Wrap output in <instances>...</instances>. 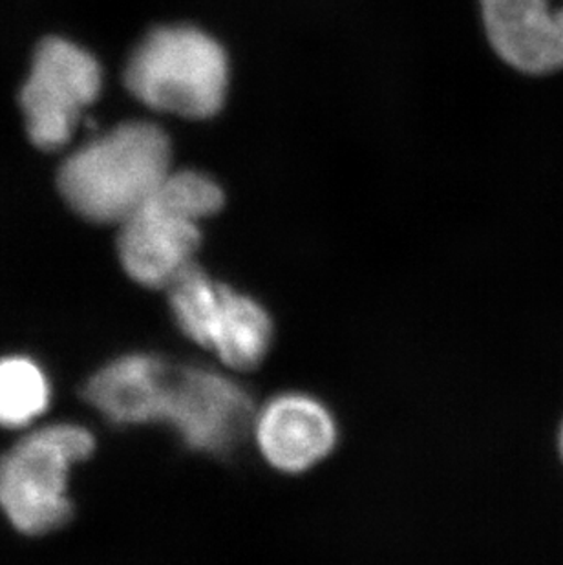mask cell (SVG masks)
<instances>
[{
	"label": "cell",
	"instance_id": "1",
	"mask_svg": "<svg viewBox=\"0 0 563 565\" xmlns=\"http://www.w3.org/2000/svg\"><path fill=\"white\" fill-rule=\"evenodd\" d=\"M170 163L166 130L132 119L77 147L59 167L57 189L88 222L121 225L152 200L172 172Z\"/></svg>",
	"mask_w": 563,
	"mask_h": 565
},
{
	"label": "cell",
	"instance_id": "8",
	"mask_svg": "<svg viewBox=\"0 0 563 565\" xmlns=\"http://www.w3.org/2000/svg\"><path fill=\"white\" fill-rule=\"evenodd\" d=\"M337 423L322 403L304 394L269 401L256 416L255 438L275 469L297 475L311 469L333 450Z\"/></svg>",
	"mask_w": 563,
	"mask_h": 565
},
{
	"label": "cell",
	"instance_id": "11",
	"mask_svg": "<svg viewBox=\"0 0 563 565\" xmlns=\"http://www.w3.org/2000/svg\"><path fill=\"white\" fill-rule=\"evenodd\" d=\"M224 191L208 174L172 171L150 202L160 203L170 211L200 222L219 213L224 207Z\"/></svg>",
	"mask_w": 563,
	"mask_h": 565
},
{
	"label": "cell",
	"instance_id": "3",
	"mask_svg": "<svg viewBox=\"0 0 563 565\" xmlns=\"http://www.w3.org/2000/svg\"><path fill=\"white\" fill-rule=\"evenodd\" d=\"M94 448L91 430L59 423L22 438L2 456L0 509L19 533L43 536L70 522L68 472Z\"/></svg>",
	"mask_w": 563,
	"mask_h": 565
},
{
	"label": "cell",
	"instance_id": "10",
	"mask_svg": "<svg viewBox=\"0 0 563 565\" xmlns=\"http://www.w3.org/2000/svg\"><path fill=\"white\" fill-rule=\"evenodd\" d=\"M50 395L49 377L32 359H0V427H28L46 412Z\"/></svg>",
	"mask_w": 563,
	"mask_h": 565
},
{
	"label": "cell",
	"instance_id": "2",
	"mask_svg": "<svg viewBox=\"0 0 563 565\" xmlns=\"http://www.w3.org/2000/svg\"><path fill=\"white\" fill-rule=\"evenodd\" d=\"M123 81L150 110L185 119L213 118L227 96V54L200 28H156L134 49Z\"/></svg>",
	"mask_w": 563,
	"mask_h": 565
},
{
	"label": "cell",
	"instance_id": "6",
	"mask_svg": "<svg viewBox=\"0 0 563 565\" xmlns=\"http://www.w3.org/2000/svg\"><path fill=\"white\" fill-rule=\"evenodd\" d=\"M169 423L200 452H227L251 422V399L238 384L211 370L167 364L155 423Z\"/></svg>",
	"mask_w": 563,
	"mask_h": 565
},
{
	"label": "cell",
	"instance_id": "7",
	"mask_svg": "<svg viewBox=\"0 0 563 565\" xmlns=\"http://www.w3.org/2000/svg\"><path fill=\"white\" fill-rule=\"evenodd\" d=\"M200 222L149 202L119 225L117 253L128 277L145 288L169 289L194 264Z\"/></svg>",
	"mask_w": 563,
	"mask_h": 565
},
{
	"label": "cell",
	"instance_id": "9",
	"mask_svg": "<svg viewBox=\"0 0 563 565\" xmlns=\"http://www.w3.org/2000/svg\"><path fill=\"white\" fill-rule=\"evenodd\" d=\"M485 30L496 54L525 74L563 68V8L549 0H481Z\"/></svg>",
	"mask_w": 563,
	"mask_h": 565
},
{
	"label": "cell",
	"instance_id": "4",
	"mask_svg": "<svg viewBox=\"0 0 563 565\" xmlns=\"http://www.w3.org/2000/svg\"><path fill=\"white\" fill-rule=\"evenodd\" d=\"M169 300L180 330L231 369H255L269 352L273 322L266 308L214 282L196 264L176 278Z\"/></svg>",
	"mask_w": 563,
	"mask_h": 565
},
{
	"label": "cell",
	"instance_id": "12",
	"mask_svg": "<svg viewBox=\"0 0 563 565\" xmlns=\"http://www.w3.org/2000/svg\"><path fill=\"white\" fill-rule=\"evenodd\" d=\"M562 454H563V428H562Z\"/></svg>",
	"mask_w": 563,
	"mask_h": 565
},
{
	"label": "cell",
	"instance_id": "5",
	"mask_svg": "<svg viewBox=\"0 0 563 565\" xmlns=\"http://www.w3.org/2000/svg\"><path fill=\"white\" fill-rule=\"evenodd\" d=\"M102 90L103 68L96 55L70 39H43L19 96L30 141L44 152L64 149L81 114Z\"/></svg>",
	"mask_w": 563,
	"mask_h": 565
}]
</instances>
